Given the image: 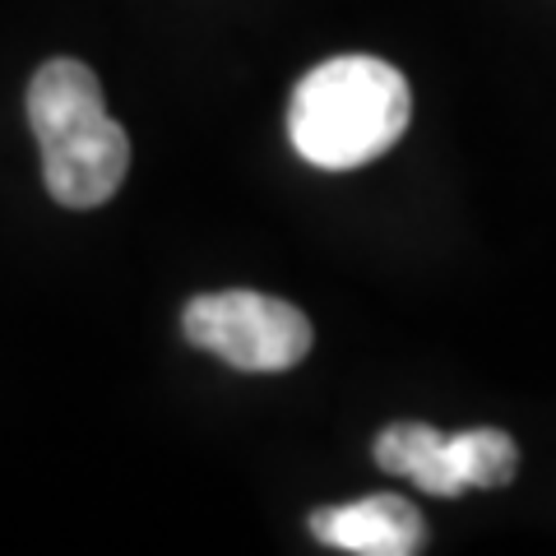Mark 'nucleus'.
Returning <instances> with one entry per match:
<instances>
[{
    "mask_svg": "<svg viewBox=\"0 0 556 556\" xmlns=\"http://www.w3.org/2000/svg\"><path fill=\"white\" fill-rule=\"evenodd\" d=\"M413 121L408 79L380 56H334L292 89L288 135L311 167L353 172L390 153Z\"/></svg>",
    "mask_w": 556,
    "mask_h": 556,
    "instance_id": "obj_1",
    "label": "nucleus"
},
{
    "mask_svg": "<svg viewBox=\"0 0 556 556\" xmlns=\"http://www.w3.org/2000/svg\"><path fill=\"white\" fill-rule=\"evenodd\" d=\"M28 121L42 149L51 200L65 208L108 204L130 167V139L102 108V84L79 61H47L28 84Z\"/></svg>",
    "mask_w": 556,
    "mask_h": 556,
    "instance_id": "obj_2",
    "label": "nucleus"
},
{
    "mask_svg": "<svg viewBox=\"0 0 556 556\" xmlns=\"http://www.w3.org/2000/svg\"><path fill=\"white\" fill-rule=\"evenodd\" d=\"M186 339L237 371H288L311 353V320L265 292H204L181 311Z\"/></svg>",
    "mask_w": 556,
    "mask_h": 556,
    "instance_id": "obj_3",
    "label": "nucleus"
},
{
    "mask_svg": "<svg viewBox=\"0 0 556 556\" xmlns=\"http://www.w3.org/2000/svg\"><path fill=\"white\" fill-rule=\"evenodd\" d=\"M311 533L325 547L357 556H417L427 547V525L404 496H362L348 506H325L311 515Z\"/></svg>",
    "mask_w": 556,
    "mask_h": 556,
    "instance_id": "obj_4",
    "label": "nucleus"
},
{
    "mask_svg": "<svg viewBox=\"0 0 556 556\" xmlns=\"http://www.w3.org/2000/svg\"><path fill=\"white\" fill-rule=\"evenodd\" d=\"M376 464L386 473L417 482L427 496H464V482L455 473V445H450L445 431L427 422H394L380 431Z\"/></svg>",
    "mask_w": 556,
    "mask_h": 556,
    "instance_id": "obj_5",
    "label": "nucleus"
}]
</instances>
